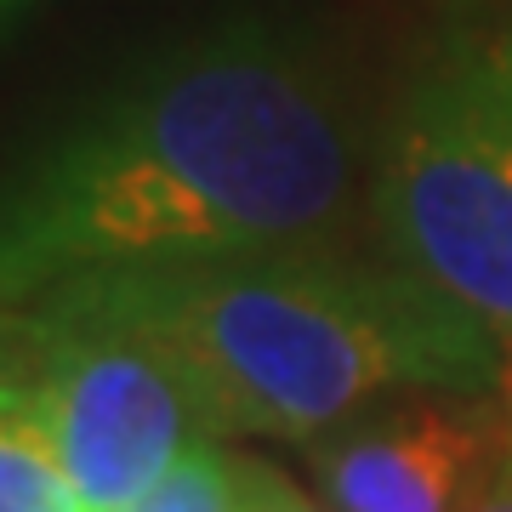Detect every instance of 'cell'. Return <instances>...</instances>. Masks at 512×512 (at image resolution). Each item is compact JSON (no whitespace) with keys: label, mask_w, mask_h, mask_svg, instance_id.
Returning a JSON list of instances; mask_svg holds the SVG:
<instances>
[{"label":"cell","mask_w":512,"mask_h":512,"mask_svg":"<svg viewBox=\"0 0 512 512\" xmlns=\"http://www.w3.org/2000/svg\"><path fill=\"white\" fill-rule=\"evenodd\" d=\"M353 183L336 74L268 23L205 29L0 171V308L131 268L342 245Z\"/></svg>","instance_id":"6da1fadb"},{"label":"cell","mask_w":512,"mask_h":512,"mask_svg":"<svg viewBox=\"0 0 512 512\" xmlns=\"http://www.w3.org/2000/svg\"><path fill=\"white\" fill-rule=\"evenodd\" d=\"M35 308L109 319L177 359L211 433L308 444L399 393H467L501 376L473 313L393 256L348 245L211 256L80 279Z\"/></svg>","instance_id":"7a4b0ae2"},{"label":"cell","mask_w":512,"mask_h":512,"mask_svg":"<svg viewBox=\"0 0 512 512\" xmlns=\"http://www.w3.org/2000/svg\"><path fill=\"white\" fill-rule=\"evenodd\" d=\"M382 251L512 353V40L444 35L404 80L370 177Z\"/></svg>","instance_id":"3957f363"},{"label":"cell","mask_w":512,"mask_h":512,"mask_svg":"<svg viewBox=\"0 0 512 512\" xmlns=\"http://www.w3.org/2000/svg\"><path fill=\"white\" fill-rule=\"evenodd\" d=\"M40 376L29 387L86 512H126L211 433L200 393L148 336L63 308H29Z\"/></svg>","instance_id":"277c9868"},{"label":"cell","mask_w":512,"mask_h":512,"mask_svg":"<svg viewBox=\"0 0 512 512\" xmlns=\"http://www.w3.org/2000/svg\"><path fill=\"white\" fill-rule=\"evenodd\" d=\"M507 439V416L467 393H416L308 439V473L330 512H461Z\"/></svg>","instance_id":"5b68a950"},{"label":"cell","mask_w":512,"mask_h":512,"mask_svg":"<svg viewBox=\"0 0 512 512\" xmlns=\"http://www.w3.org/2000/svg\"><path fill=\"white\" fill-rule=\"evenodd\" d=\"M0 512H86L29 393L0 410Z\"/></svg>","instance_id":"8992f818"},{"label":"cell","mask_w":512,"mask_h":512,"mask_svg":"<svg viewBox=\"0 0 512 512\" xmlns=\"http://www.w3.org/2000/svg\"><path fill=\"white\" fill-rule=\"evenodd\" d=\"M126 512H256V461H239L205 439Z\"/></svg>","instance_id":"52a82bcc"},{"label":"cell","mask_w":512,"mask_h":512,"mask_svg":"<svg viewBox=\"0 0 512 512\" xmlns=\"http://www.w3.org/2000/svg\"><path fill=\"white\" fill-rule=\"evenodd\" d=\"M256 512H330V507L313 501L308 490H296L285 473H274V467L256 461Z\"/></svg>","instance_id":"ba28073f"},{"label":"cell","mask_w":512,"mask_h":512,"mask_svg":"<svg viewBox=\"0 0 512 512\" xmlns=\"http://www.w3.org/2000/svg\"><path fill=\"white\" fill-rule=\"evenodd\" d=\"M461 512H512V439H507V450L495 456L490 478L478 484V495Z\"/></svg>","instance_id":"9c48e42d"},{"label":"cell","mask_w":512,"mask_h":512,"mask_svg":"<svg viewBox=\"0 0 512 512\" xmlns=\"http://www.w3.org/2000/svg\"><path fill=\"white\" fill-rule=\"evenodd\" d=\"M18 399V393H12V376H6V370H0V410H6V404Z\"/></svg>","instance_id":"30bf717a"},{"label":"cell","mask_w":512,"mask_h":512,"mask_svg":"<svg viewBox=\"0 0 512 512\" xmlns=\"http://www.w3.org/2000/svg\"><path fill=\"white\" fill-rule=\"evenodd\" d=\"M0 6H12V0H0Z\"/></svg>","instance_id":"8fae6325"}]
</instances>
